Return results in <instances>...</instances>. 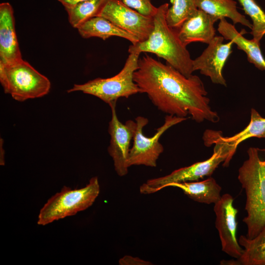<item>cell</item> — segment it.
<instances>
[{
  "instance_id": "cell-1",
  "label": "cell",
  "mask_w": 265,
  "mask_h": 265,
  "mask_svg": "<svg viewBox=\"0 0 265 265\" xmlns=\"http://www.w3.org/2000/svg\"><path fill=\"white\" fill-rule=\"evenodd\" d=\"M133 80L140 93L146 94L158 109L168 115L186 117L189 114L198 123L219 121L217 112L210 106L204 85L196 75L186 77L146 54L139 59Z\"/></svg>"
},
{
  "instance_id": "cell-2",
  "label": "cell",
  "mask_w": 265,
  "mask_h": 265,
  "mask_svg": "<svg viewBox=\"0 0 265 265\" xmlns=\"http://www.w3.org/2000/svg\"><path fill=\"white\" fill-rule=\"evenodd\" d=\"M169 4L158 7L154 19V29L148 38L129 47V53H151L165 59L170 65L186 77L192 75V61L189 52L180 40L178 30L167 23L166 16Z\"/></svg>"
},
{
  "instance_id": "cell-3",
  "label": "cell",
  "mask_w": 265,
  "mask_h": 265,
  "mask_svg": "<svg viewBox=\"0 0 265 265\" xmlns=\"http://www.w3.org/2000/svg\"><path fill=\"white\" fill-rule=\"evenodd\" d=\"M248 159L238 169V178L245 190L246 215L242 221L247 227L246 237L252 239L265 227V158L260 150L250 147Z\"/></svg>"
},
{
  "instance_id": "cell-4",
  "label": "cell",
  "mask_w": 265,
  "mask_h": 265,
  "mask_svg": "<svg viewBox=\"0 0 265 265\" xmlns=\"http://www.w3.org/2000/svg\"><path fill=\"white\" fill-rule=\"evenodd\" d=\"M203 140L207 146L214 144L213 154L210 158L176 169L167 175L149 179L140 186V192L149 194L167 187L171 183L198 181L205 177H211L222 162L223 166H228L235 153L231 146L217 138L210 130L204 132Z\"/></svg>"
},
{
  "instance_id": "cell-5",
  "label": "cell",
  "mask_w": 265,
  "mask_h": 265,
  "mask_svg": "<svg viewBox=\"0 0 265 265\" xmlns=\"http://www.w3.org/2000/svg\"><path fill=\"white\" fill-rule=\"evenodd\" d=\"M0 82L4 92L19 102L42 97L51 88L49 80L23 59L0 63Z\"/></svg>"
},
{
  "instance_id": "cell-6",
  "label": "cell",
  "mask_w": 265,
  "mask_h": 265,
  "mask_svg": "<svg viewBox=\"0 0 265 265\" xmlns=\"http://www.w3.org/2000/svg\"><path fill=\"white\" fill-rule=\"evenodd\" d=\"M140 53L132 52L129 55L121 71L108 78H98L83 84H75L68 93L81 91L94 96L106 103H116L120 98H128L140 93L133 80V74L138 68Z\"/></svg>"
},
{
  "instance_id": "cell-7",
  "label": "cell",
  "mask_w": 265,
  "mask_h": 265,
  "mask_svg": "<svg viewBox=\"0 0 265 265\" xmlns=\"http://www.w3.org/2000/svg\"><path fill=\"white\" fill-rule=\"evenodd\" d=\"M98 177L91 178L86 186L80 189L64 186L52 196L41 209L37 224L45 226L54 221L75 215L92 205L100 193Z\"/></svg>"
},
{
  "instance_id": "cell-8",
  "label": "cell",
  "mask_w": 265,
  "mask_h": 265,
  "mask_svg": "<svg viewBox=\"0 0 265 265\" xmlns=\"http://www.w3.org/2000/svg\"><path fill=\"white\" fill-rule=\"evenodd\" d=\"M186 119V117L167 115L163 125L157 129L153 136L149 137L143 132V129L148 124V119L143 116L135 118L137 127L127 161L129 167L132 165L156 167L157 160L164 151L163 146L159 141L160 137L170 127Z\"/></svg>"
},
{
  "instance_id": "cell-9",
  "label": "cell",
  "mask_w": 265,
  "mask_h": 265,
  "mask_svg": "<svg viewBox=\"0 0 265 265\" xmlns=\"http://www.w3.org/2000/svg\"><path fill=\"white\" fill-rule=\"evenodd\" d=\"M98 16L132 33L139 42L146 41L154 29L153 17L142 15L121 0H107Z\"/></svg>"
},
{
  "instance_id": "cell-10",
  "label": "cell",
  "mask_w": 265,
  "mask_h": 265,
  "mask_svg": "<svg viewBox=\"0 0 265 265\" xmlns=\"http://www.w3.org/2000/svg\"><path fill=\"white\" fill-rule=\"evenodd\" d=\"M111 110V118L108 124V132L110 135V144L107 148L112 159L114 169L120 177L128 173L127 161L130 151V145L136 129V123L131 120L123 124L118 119L116 103L109 105Z\"/></svg>"
},
{
  "instance_id": "cell-11",
  "label": "cell",
  "mask_w": 265,
  "mask_h": 265,
  "mask_svg": "<svg viewBox=\"0 0 265 265\" xmlns=\"http://www.w3.org/2000/svg\"><path fill=\"white\" fill-rule=\"evenodd\" d=\"M234 198L229 193L221 196L214 204L215 225L221 241L222 251L236 259L242 255L243 248L237 238L238 210L233 206Z\"/></svg>"
},
{
  "instance_id": "cell-12",
  "label": "cell",
  "mask_w": 265,
  "mask_h": 265,
  "mask_svg": "<svg viewBox=\"0 0 265 265\" xmlns=\"http://www.w3.org/2000/svg\"><path fill=\"white\" fill-rule=\"evenodd\" d=\"M224 39L223 36H215L202 53L193 60L192 65L193 71H200L201 74L209 77L213 83L226 86L222 70L232 52L234 43L230 41L224 44Z\"/></svg>"
},
{
  "instance_id": "cell-13",
  "label": "cell",
  "mask_w": 265,
  "mask_h": 265,
  "mask_svg": "<svg viewBox=\"0 0 265 265\" xmlns=\"http://www.w3.org/2000/svg\"><path fill=\"white\" fill-rule=\"evenodd\" d=\"M21 59L13 7L9 2H2L0 4V63H9Z\"/></svg>"
},
{
  "instance_id": "cell-14",
  "label": "cell",
  "mask_w": 265,
  "mask_h": 265,
  "mask_svg": "<svg viewBox=\"0 0 265 265\" xmlns=\"http://www.w3.org/2000/svg\"><path fill=\"white\" fill-rule=\"evenodd\" d=\"M218 20L216 18L198 9L178 30L179 38L186 47L192 42L208 44L215 36L213 25Z\"/></svg>"
},
{
  "instance_id": "cell-15",
  "label": "cell",
  "mask_w": 265,
  "mask_h": 265,
  "mask_svg": "<svg viewBox=\"0 0 265 265\" xmlns=\"http://www.w3.org/2000/svg\"><path fill=\"white\" fill-rule=\"evenodd\" d=\"M217 30L224 39L232 41L237 45L238 49L246 53L249 62L253 64L258 69L265 70V59L262 53L259 43L253 39H246L225 18L219 20Z\"/></svg>"
},
{
  "instance_id": "cell-16",
  "label": "cell",
  "mask_w": 265,
  "mask_h": 265,
  "mask_svg": "<svg viewBox=\"0 0 265 265\" xmlns=\"http://www.w3.org/2000/svg\"><path fill=\"white\" fill-rule=\"evenodd\" d=\"M77 29L84 38L98 37L105 40L112 36H118L129 40L132 45L139 42L138 39L133 34L101 16H95L88 19Z\"/></svg>"
},
{
  "instance_id": "cell-17",
  "label": "cell",
  "mask_w": 265,
  "mask_h": 265,
  "mask_svg": "<svg viewBox=\"0 0 265 265\" xmlns=\"http://www.w3.org/2000/svg\"><path fill=\"white\" fill-rule=\"evenodd\" d=\"M168 186L179 188L189 198L201 203L214 204L221 197V187L212 177L202 181L171 183Z\"/></svg>"
},
{
  "instance_id": "cell-18",
  "label": "cell",
  "mask_w": 265,
  "mask_h": 265,
  "mask_svg": "<svg viewBox=\"0 0 265 265\" xmlns=\"http://www.w3.org/2000/svg\"><path fill=\"white\" fill-rule=\"evenodd\" d=\"M195 2L198 9L218 20L228 18L234 24L239 23L252 29V24L238 11L234 0H195Z\"/></svg>"
},
{
  "instance_id": "cell-19",
  "label": "cell",
  "mask_w": 265,
  "mask_h": 265,
  "mask_svg": "<svg viewBox=\"0 0 265 265\" xmlns=\"http://www.w3.org/2000/svg\"><path fill=\"white\" fill-rule=\"evenodd\" d=\"M212 132L217 138L231 145L235 153L238 145L244 140L251 137L265 136V118L256 109L251 108L250 122L241 132L231 136H223L219 132Z\"/></svg>"
},
{
  "instance_id": "cell-20",
  "label": "cell",
  "mask_w": 265,
  "mask_h": 265,
  "mask_svg": "<svg viewBox=\"0 0 265 265\" xmlns=\"http://www.w3.org/2000/svg\"><path fill=\"white\" fill-rule=\"evenodd\" d=\"M238 241L243 248L242 255L237 259L239 265H265V227L254 238L241 235Z\"/></svg>"
},
{
  "instance_id": "cell-21",
  "label": "cell",
  "mask_w": 265,
  "mask_h": 265,
  "mask_svg": "<svg viewBox=\"0 0 265 265\" xmlns=\"http://www.w3.org/2000/svg\"><path fill=\"white\" fill-rule=\"evenodd\" d=\"M107 0H86L65 8L69 23L75 28L88 19L98 16Z\"/></svg>"
},
{
  "instance_id": "cell-22",
  "label": "cell",
  "mask_w": 265,
  "mask_h": 265,
  "mask_svg": "<svg viewBox=\"0 0 265 265\" xmlns=\"http://www.w3.org/2000/svg\"><path fill=\"white\" fill-rule=\"evenodd\" d=\"M166 19L170 27L178 30L183 23L197 9L195 0H171Z\"/></svg>"
},
{
  "instance_id": "cell-23",
  "label": "cell",
  "mask_w": 265,
  "mask_h": 265,
  "mask_svg": "<svg viewBox=\"0 0 265 265\" xmlns=\"http://www.w3.org/2000/svg\"><path fill=\"white\" fill-rule=\"evenodd\" d=\"M245 13L252 21L251 34L258 43L265 35V12L255 0H238Z\"/></svg>"
},
{
  "instance_id": "cell-24",
  "label": "cell",
  "mask_w": 265,
  "mask_h": 265,
  "mask_svg": "<svg viewBox=\"0 0 265 265\" xmlns=\"http://www.w3.org/2000/svg\"><path fill=\"white\" fill-rule=\"evenodd\" d=\"M128 6L145 16L153 17L158 7L151 2V0H121Z\"/></svg>"
},
{
  "instance_id": "cell-25",
  "label": "cell",
  "mask_w": 265,
  "mask_h": 265,
  "mask_svg": "<svg viewBox=\"0 0 265 265\" xmlns=\"http://www.w3.org/2000/svg\"><path fill=\"white\" fill-rule=\"evenodd\" d=\"M119 264L120 265H151L152 264L137 257L126 255L120 259Z\"/></svg>"
},
{
  "instance_id": "cell-26",
  "label": "cell",
  "mask_w": 265,
  "mask_h": 265,
  "mask_svg": "<svg viewBox=\"0 0 265 265\" xmlns=\"http://www.w3.org/2000/svg\"><path fill=\"white\" fill-rule=\"evenodd\" d=\"M64 7V8L71 7L79 2L86 0H57Z\"/></svg>"
},
{
  "instance_id": "cell-27",
  "label": "cell",
  "mask_w": 265,
  "mask_h": 265,
  "mask_svg": "<svg viewBox=\"0 0 265 265\" xmlns=\"http://www.w3.org/2000/svg\"><path fill=\"white\" fill-rule=\"evenodd\" d=\"M220 265H239L237 259L236 260H231L229 261L222 260Z\"/></svg>"
},
{
  "instance_id": "cell-28",
  "label": "cell",
  "mask_w": 265,
  "mask_h": 265,
  "mask_svg": "<svg viewBox=\"0 0 265 265\" xmlns=\"http://www.w3.org/2000/svg\"><path fill=\"white\" fill-rule=\"evenodd\" d=\"M264 138H265V137H264Z\"/></svg>"
}]
</instances>
